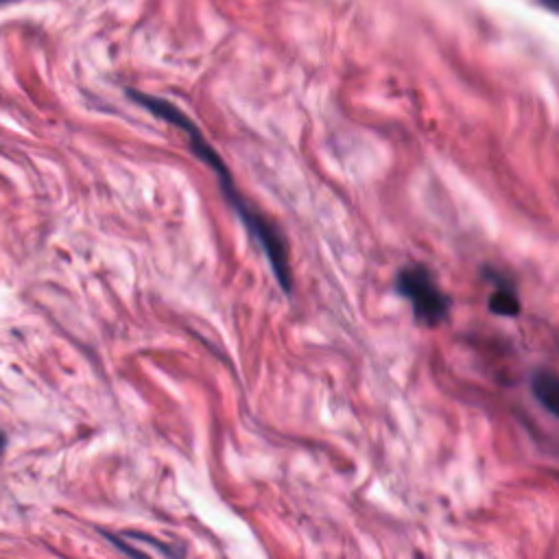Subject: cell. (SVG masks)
<instances>
[{
  "instance_id": "cell-3",
  "label": "cell",
  "mask_w": 559,
  "mask_h": 559,
  "mask_svg": "<svg viewBox=\"0 0 559 559\" xmlns=\"http://www.w3.org/2000/svg\"><path fill=\"white\" fill-rule=\"evenodd\" d=\"M531 391L535 395V400L550 413L557 415L559 408V380L555 376V371L550 369H537L531 378Z\"/></svg>"
},
{
  "instance_id": "cell-4",
  "label": "cell",
  "mask_w": 559,
  "mask_h": 559,
  "mask_svg": "<svg viewBox=\"0 0 559 559\" xmlns=\"http://www.w3.org/2000/svg\"><path fill=\"white\" fill-rule=\"evenodd\" d=\"M489 310L500 317H515L520 312V299L507 280H496V288L489 295Z\"/></svg>"
},
{
  "instance_id": "cell-7",
  "label": "cell",
  "mask_w": 559,
  "mask_h": 559,
  "mask_svg": "<svg viewBox=\"0 0 559 559\" xmlns=\"http://www.w3.org/2000/svg\"><path fill=\"white\" fill-rule=\"evenodd\" d=\"M4 445H7V439H4V435L0 432V454H2V450H4Z\"/></svg>"
},
{
  "instance_id": "cell-2",
  "label": "cell",
  "mask_w": 559,
  "mask_h": 559,
  "mask_svg": "<svg viewBox=\"0 0 559 559\" xmlns=\"http://www.w3.org/2000/svg\"><path fill=\"white\" fill-rule=\"evenodd\" d=\"M395 286H397V293L411 301L417 323L432 328L448 317L450 297L439 288L428 266L408 264L400 269Z\"/></svg>"
},
{
  "instance_id": "cell-5",
  "label": "cell",
  "mask_w": 559,
  "mask_h": 559,
  "mask_svg": "<svg viewBox=\"0 0 559 559\" xmlns=\"http://www.w3.org/2000/svg\"><path fill=\"white\" fill-rule=\"evenodd\" d=\"M107 539H111V544L116 546V548H120L122 552H127L129 557H133V559H151L148 555H144V552H140V550H135L133 546H129L127 542H122V539H118L116 535H111V533H103Z\"/></svg>"
},
{
  "instance_id": "cell-8",
  "label": "cell",
  "mask_w": 559,
  "mask_h": 559,
  "mask_svg": "<svg viewBox=\"0 0 559 559\" xmlns=\"http://www.w3.org/2000/svg\"><path fill=\"white\" fill-rule=\"evenodd\" d=\"M7 2H15V0H0V4H7Z\"/></svg>"
},
{
  "instance_id": "cell-6",
  "label": "cell",
  "mask_w": 559,
  "mask_h": 559,
  "mask_svg": "<svg viewBox=\"0 0 559 559\" xmlns=\"http://www.w3.org/2000/svg\"><path fill=\"white\" fill-rule=\"evenodd\" d=\"M542 4H546L550 11H555L557 9V4H559V0H539Z\"/></svg>"
},
{
  "instance_id": "cell-1",
  "label": "cell",
  "mask_w": 559,
  "mask_h": 559,
  "mask_svg": "<svg viewBox=\"0 0 559 559\" xmlns=\"http://www.w3.org/2000/svg\"><path fill=\"white\" fill-rule=\"evenodd\" d=\"M129 98L135 100L138 105L146 107L151 114H155L157 118H162L164 122L177 127L190 142V151L203 162L207 164V168H212L221 181V188L225 192V199L227 203L234 207V212L240 216L242 225L247 227L249 236L260 245V249L264 251L273 273H275V280L280 284V288L284 293H290L293 288V275H290V264H288V249H286V242L282 238V231L269 221L264 218L260 212H255L247 201L245 197H240L236 192V186L231 181V175L227 170V166L223 164V159L218 157V153L214 151V146L203 138L201 129L190 120L188 114H183L177 105H173L170 100H164V98H157V96H151V94H144V92H138V90H127Z\"/></svg>"
}]
</instances>
